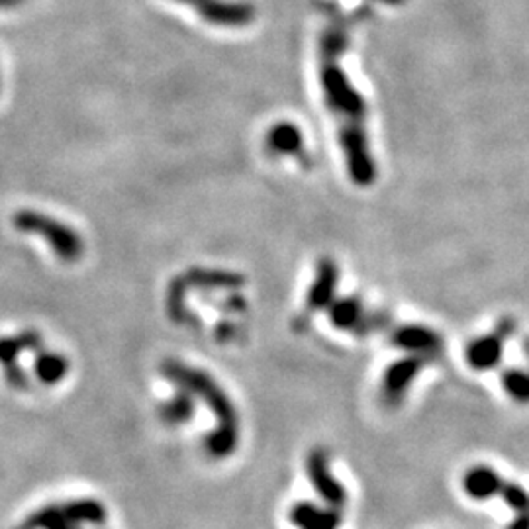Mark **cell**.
Returning a JSON list of instances; mask_svg holds the SVG:
<instances>
[{"mask_svg":"<svg viewBox=\"0 0 529 529\" xmlns=\"http://www.w3.org/2000/svg\"><path fill=\"white\" fill-rule=\"evenodd\" d=\"M71 371L69 357L63 355L59 351H45L40 349L35 353L34 359V373L35 379L45 386H55L67 379Z\"/></svg>","mask_w":529,"mask_h":529,"instance_id":"cell-15","label":"cell"},{"mask_svg":"<svg viewBox=\"0 0 529 529\" xmlns=\"http://www.w3.org/2000/svg\"><path fill=\"white\" fill-rule=\"evenodd\" d=\"M179 3L193 6L200 18L224 28L247 26L255 15V8L249 3H235V0H179Z\"/></svg>","mask_w":529,"mask_h":529,"instance_id":"cell-9","label":"cell"},{"mask_svg":"<svg viewBox=\"0 0 529 529\" xmlns=\"http://www.w3.org/2000/svg\"><path fill=\"white\" fill-rule=\"evenodd\" d=\"M161 374L175 388L185 390L196 402H203L216 418V427L205 439L206 455L210 459H228L234 455L239 439H242V418L218 381L210 373L179 359L163 361Z\"/></svg>","mask_w":529,"mask_h":529,"instance_id":"cell-2","label":"cell"},{"mask_svg":"<svg viewBox=\"0 0 529 529\" xmlns=\"http://www.w3.org/2000/svg\"><path fill=\"white\" fill-rule=\"evenodd\" d=\"M44 349V337L37 330H22L15 335H0V367L8 369L20 364L24 353H37Z\"/></svg>","mask_w":529,"mask_h":529,"instance_id":"cell-14","label":"cell"},{"mask_svg":"<svg viewBox=\"0 0 529 529\" xmlns=\"http://www.w3.org/2000/svg\"><path fill=\"white\" fill-rule=\"evenodd\" d=\"M195 414H196V400L188 393H185V390L175 393L167 402H163V404L159 406V418L167 425H183L188 420H193Z\"/></svg>","mask_w":529,"mask_h":529,"instance_id":"cell-18","label":"cell"},{"mask_svg":"<svg viewBox=\"0 0 529 529\" xmlns=\"http://www.w3.org/2000/svg\"><path fill=\"white\" fill-rule=\"evenodd\" d=\"M335 16L330 18L320 37V75L325 103L339 124V140L347 163L351 181L359 186H369L376 179V165L369 147L367 135V105L355 86L347 79L342 69V59L351 20L339 15L334 6Z\"/></svg>","mask_w":529,"mask_h":529,"instance_id":"cell-1","label":"cell"},{"mask_svg":"<svg viewBox=\"0 0 529 529\" xmlns=\"http://www.w3.org/2000/svg\"><path fill=\"white\" fill-rule=\"evenodd\" d=\"M181 281L191 291H237L244 284V276L220 269H191L181 274Z\"/></svg>","mask_w":529,"mask_h":529,"instance_id":"cell-13","label":"cell"},{"mask_svg":"<svg viewBox=\"0 0 529 529\" xmlns=\"http://www.w3.org/2000/svg\"><path fill=\"white\" fill-rule=\"evenodd\" d=\"M306 474L312 488L325 502V506L342 510L347 504V490L337 481L330 467V455L324 447H316L306 457Z\"/></svg>","mask_w":529,"mask_h":529,"instance_id":"cell-7","label":"cell"},{"mask_svg":"<svg viewBox=\"0 0 529 529\" xmlns=\"http://www.w3.org/2000/svg\"><path fill=\"white\" fill-rule=\"evenodd\" d=\"M504 481H506V478H504L496 469L488 467V464H474V467H471L463 474V490L471 500L486 502L498 498Z\"/></svg>","mask_w":529,"mask_h":529,"instance_id":"cell-12","label":"cell"},{"mask_svg":"<svg viewBox=\"0 0 529 529\" xmlns=\"http://www.w3.org/2000/svg\"><path fill=\"white\" fill-rule=\"evenodd\" d=\"M430 363H434V359L422 355H406L390 363L381 381L383 404L388 408H398L406 400L415 379Z\"/></svg>","mask_w":529,"mask_h":529,"instance_id":"cell-6","label":"cell"},{"mask_svg":"<svg viewBox=\"0 0 529 529\" xmlns=\"http://www.w3.org/2000/svg\"><path fill=\"white\" fill-rule=\"evenodd\" d=\"M330 322L342 332H349L353 335H371L390 324V316L381 310H369L359 296H344L335 298L330 308H327Z\"/></svg>","mask_w":529,"mask_h":529,"instance_id":"cell-4","label":"cell"},{"mask_svg":"<svg viewBox=\"0 0 529 529\" xmlns=\"http://www.w3.org/2000/svg\"><path fill=\"white\" fill-rule=\"evenodd\" d=\"M498 498L515 514L529 512V490L518 483L504 481V486L500 490Z\"/></svg>","mask_w":529,"mask_h":529,"instance_id":"cell-21","label":"cell"},{"mask_svg":"<svg viewBox=\"0 0 529 529\" xmlns=\"http://www.w3.org/2000/svg\"><path fill=\"white\" fill-rule=\"evenodd\" d=\"M24 3V0H0V10H10V8H16Z\"/></svg>","mask_w":529,"mask_h":529,"instance_id":"cell-23","label":"cell"},{"mask_svg":"<svg viewBox=\"0 0 529 529\" xmlns=\"http://www.w3.org/2000/svg\"><path fill=\"white\" fill-rule=\"evenodd\" d=\"M339 286V267L330 257H322L316 264V276L308 288L306 294V314L320 312L330 308L335 300V293Z\"/></svg>","mask_w":529,"mask_h":529,"instance_id":"cell-10","label":"cell"},{"mask_svg":"<svg viewBox=\"0 0 529 529\" xmlns=\"http://www.w3.org/2000/svg\"><path fill=\"white\" fill-rule=\"evenodd\" d=\"M288 520L296 529H339L344 522L342 510L324 508L314 502H296L288 512Z\"/></svg>","mask_w":529,"mask_h":529,"instance_id":"cell-11","label":"cell"},{"mask_svg":"<svg viewBox=\"0 0 529 529\" xmlns=\"http://www.w3.org/2000/svg\"><path fill=\"white\" fill-rule=\"evenodd\" d=\"M61 510L65 518L77 525H105L108 512L105 504L95 498H77L61 504Z\"/></svg>","mask_w":529,"mask_h":529,"instance_id":"cell-17","label":"cell"},{"mask_svg":"<svg viewBox=\"0 0 529 529\" xmlns=\"http://www.w3.org/2000/svg\"><path fill=\"white\" fill-rule=\"evenodd\" d=\"M16 529H81V525L65 518L61 504H47V506L32 512Z\"/></svg>","mask_w":529,"mask_h":529,"instance_id":"cell-19","label":"cell"},{"mask_svg":"<svg viewBox=\"0 0 529 529\" xmlns=\"http://www.w3.org/2000/svg\"><path fill=\"white\" fill-rule=\"evenodd\" d=\"M390 344L406 355H422L437 359L444 351V337L434 327L422 324H402L390 330Z\"/></svg>","mask_w":529,"mask_h":529,"instance_id":"cell-8","label":"cell"},{"mask_svg":"<svg viewBox=\"0 0 529 529\" xmlns=\"http://www.w3.org/2000/svg\"><path fill=\"white\" fill-rule=\"evenodd\" d=\"M264 147L271 155H300L304 154V137L294 124H276L264 137Z\"/></svg>","mask_w":529,"mask_h":529,"instance_id":"cell-16","label":"cell"},{"mask_svg":"<svg viewBox=\"0 0 529 529\" xmlns=\"http://www.w3.org/2000/svg\"><path fill=\"white\" fill-rule=\"evenodd\" d=\"M12 225L22 234L42 237L63 263H77L85 255V239L81 234L49 214L30 208L18 210L12 216Z\"/></svg>","mask_w":529,"mask_h":529,"instance_id":"cell-3","label":"cell"},{"mask_svg":"<svg viewBox=\"0 0 529 529\" xmlns=\"http://www.w3.org/2000/svg\"><path fill=\"white\" fill-rule=\"evenodd\" d=\"M515 330H518L515 318L504 316L496 322L493 332L471 339L464 349V359H467L469 367L481 373L496 369L504 357V347L514 337Z\"/></svg>","mask_w":529,"mask_h":529,"instance_id":"cell-5","label":"cell"},{"mask_svg":"<svg viewBox=\"0 0 529 529\" xmlns=\"http://www.w3.org/2000/svg\"><path fill=\"white\" fill-rule=\"evenodd\" d=\"M506 529H529V512L515 514V518L508 524Z\"/></svg>","mask_w":529,"mask_h":529,"instance_id":"cell-22","label":"cell"},{"mask_svg":"<svg viewBox=\"0 0 529 529\" xmlns=\"http://www.w3.org/2000/svg\"><path fill=\"white\" fill-rule=\"evenodd\" d=\"M500 383L506 393L518 404H529V371L510 367L502 373Z\"/></svg>","mask_w":529,"mask_h":529,"instance_id":"cell-20","label":"cell"},{"mask_svg":"<svg viewBox=\"0 0 529 529\" xmlns=\"http://www.w3.org/2000/svg\"><path fill=\"white\" fill-rule=\"evenodd\" d=\"M524 353H525V357H527V361H529V337H527L525 342H524Z\"/></svg>","mask_w":529,"mask_h":529,"instance_id":"cell-24","label":"cell"}]
</instances>
